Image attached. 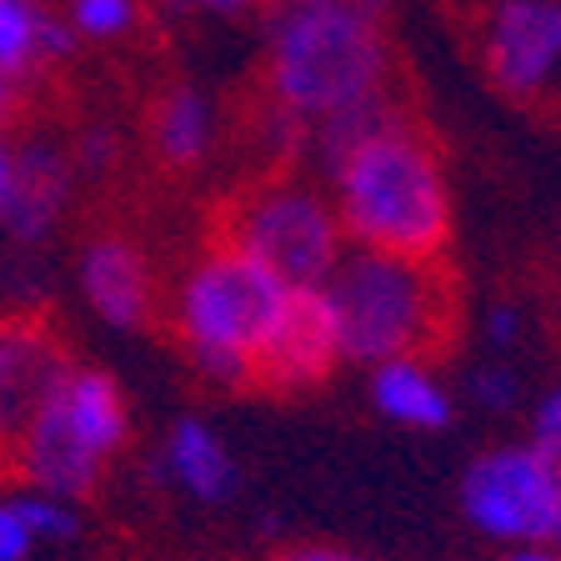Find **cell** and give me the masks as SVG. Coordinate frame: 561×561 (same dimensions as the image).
I'll return each mask as SVG.
<instances>
[{
  "label": "cell",
  "instance_id": "1",
  "mask_svg": "<svg viewBox=\"0 0 561 561\" xmlns=\"http://www.w3.org/2000/svg\"><path fill=\"white\" fill-rule=\"evenodd\" d=\"M331 186L341 231L356 251L401 261L451 256V186L426 111L356 140L331 165Z\"/></svg>",
  "mask_w": 561,
  "mask_h": 561
},
{
  "label": "cell",
  "instance_id": "2",
  "mask_svg": "<svg viewBox=\"0 0 561 561\" xmlns=\"http://www.w3.org/2000/svg\"><path fill=\"white\" fill-rule=\"evenodd\" d=\"M341 331L346 362H442L461 341V276L451 256L401 261L376 251H351L321 286Z\"/></svg>",
  "mask_w": 561,
  "mask_h": 561
},
{
  "label": "cell",
  "instance_id": "3",
  "mask_svg": "<svg viewBox=\"0 0 561 561\" xmlns=\"http://www.w3.org/2000/svg\"><path fill=\"white\" fill-rule=\"evenodd\" d=\"M407 70L391 25L336 5H291L256 66V91L306 130L362 105Z\"/></svg>",
  "mask_w": 561,
  "mask_h": 561
},
{
  "label": "cell",
  "instance_id": "4",
  "mask_svg": "<svg viewBox=\"0 0 561 561\" xmlns=\"http://www.w3.org/2000/svg\"><path fill=\"white\" fill-rule=\"evenodd\" d=\"M286 280H276L266 266L245 261L231 245L206 241L201 256L181 271L165 321L175 346L191 356L201 376L221 386H251L261 346L286 306Z\"/></svg>",
  "mask_w": 561,
  "mask_h": 561
},
{
  "label": "cell",
  "instance_id": "5",
  "mask_svg": "<svg viewBox=\"0 0 561 561\" xmlns=\"http://www.w3.org/2000/svg\"><path fill=\"white\" fill-rule=\"evenodd\" d=\"M206 241L241 251L286 286H327L336 261L346 256L336 201H327V191L301 175V161L245 175L231 196L210 206Z\"/></svg>",
  "mask_w": 561,
  "mask_h": 561
},
{
  "label": "cell",
  "instance_id": "6",
  "mask_svg": "<svg viewBox=\"0 0 561 561\" xmlns=\"http://www.w3.org/2000/svg\"><path fill=\"white\" fill-rule=\"evenodd\" d=\"M130 446V407L116 376L101 366H70L50 401L35 411L25 436L15 442L11 471L21 486L50 491L66 502H81L105 481Z\"/></svg>",
  "mask_w": 561,
  "mask_h": 561
},
{
  "label": "cell",
  "instance_id": "7",
  "mask_svg": "<svg viewBox=\"0 0 561 561\" xmlns=\"http://www.w3.org/2000/svg\"><path fill=\"white\" fill-rule=\"evenodd\" d=\"M486 85L561 130V0H442Z\"/></svg>",
  "mask_w": 561,
  "mask_h": 561
},
{
  "label": "cell",
  "instance_id": "8",
  "mask_svg": "<svg viewBox=\"0 0 561 561\" xmlns=\"http://www.w3.org/2000/svg\"><path fill=\"white\" fill-rule=\"evenodd\" d=\"M461 506L502 547H551L561 531V461L537 446H496L461 477Z\"/></svg>",
  "mask_w": 561,
  "mask_h": 561
},
{
  "label": "cell",
  "instance_id": "9",
  "mask_svg": "<svg viewBox=\"0 0 561 561\" xmlns=\"http://www.w3.org/2000/svg\"><path fill=\"white\" fill-rule=\"evenodd\" d=\"M341 362L346 356H341V331L327 291L321 286H291L256 366H251V391L301 397V391H316Z\"/></svg>",
  "mask_w": 561,
  "mask_h": 561
},
{
  "label": "cell",
  "instance_id": "10",
  "mask_svg": "<svg viewBox=\"0 0 561 561\" xmlns=\"http://www.w3.org/2000/svg\"><path fill=\"white\" fill-rule=\"evenodd\" d=\"M70 351L46 316H0V467L70 371Z\"/></svg>",
  "mask_w": 561,
  "mask_h": 561
},
{
  "label": "cell",
  "instance_id": "11",
  "mask_svg": "<svg viewBox=\"0 0 561 561\" xmlns=\"http://www.w3.org/2000/svg\"><path fill=\"white\" fill-rule=\"evenodd\" d=\"M81 291L91 301V311L116 331L151 327L156 311H161L156 271L146 261V251L136 245V236L126 231H95L81 245Z\"/></svg>",
  "mask_w": 561,
  "mask_h": 561
},
{
  "label": "cell",
  "instance_id": "12",
  "mask_svg": "<svg viewBox=\"0 0 561 561\" xmlns=\"http://www.w3.org/2000/svg\"><path fill=\"white\" fill-rule=\"evenodd\" d=\"M76 196V165H70L66 146L50 140H25L15 146V181H11V206H5V236L21 245L46 241L70 210Z\"/></svg>",
  "mask_w": 561,
  "mask_h": 561
},
{
  "label": "cell",
  "instance_id": "13",
  "mask_svg": "<svg viewBox=\"0 0 561 561\" xmlns=\"http://www.w3.org/2000/svg\"><path fill=\"white\" fill-rule=\"evenodd\" d=\"M140 136H146V156L161 175H191L206 165L210 140H216V111L210 101L186 81L156 85L140 116Z\"/></svg>",
  "mask_w": 561,
  "mask_h": 561
},
{
  "label": "cell",
  "instance_id": "14",
  "mask_svg": "<svg viewBox=\"0 0 561 561\" xmlns=\"http://www.w3.org/2000/svg\"><path fill=\"white\" fill-rule=\"evenodd\" d=\"M76 46V31L46 0H0V70H11L15 81L35 85L46 70L66 66Z\"/></svg>",
  "mask_w": 561,
  "mask_h": 561
},
{
  "label": "cell",
  "instance_id": "15",
  "mask_svg": "<svg viewBox=\"0 0 561 561\" xmlns=\"http://www.w3.org/2000/svg\"><path fill=\"white\" fill-rule=\"evenodd\" d=\"M161 477H171V486L196 502H226L236 486V461L206 421L186 416L175 421L161 446Z\"/></svg>",
  "mask_w": 561,
  "mask_h": 561
},
{
  "label": "cell",
  "instance_id": "16",
  "mask_svg": "<svg viewBox=\"0 0 561 561\" xmlns=\"http://www.w3.org/2000/svg\"><path fill=\"white\" fill-rule=\"evenodd\" d=\"M371 401L381 416L397 426H416V432H442L456 416L451 391L436 381L426 362H381L371 371Z\"/></svg>",
  "mask_w": 561,
  "mask_h": 561
},
{
  "label": "cell",
  "instance_id": "17",
  "mask_svg": "<svg viewBox=\"0 0 561 561\" xmlns=\"http://www.w3.org/2000/svg\"><path fill=\"white\" fill-rule=\"evenodd\" d=\"M66 25L76 31V41H130L146 25V0H66Z\"/></svg>",
  "mask_w": 561,
  "mask_h": 561
},
{
  "label": "cell",
  "instance_id": "18",
  "mask_svg": "<svg viewBox=\"0 0 561 561\" xmlns=\"http://www.w3.org/2000/svg\"><path fill=\"white\" fill-rule=\"evenodd\" d=\"M15 506H21L25 526L35 531V541H70L76 537V502L66 496H50V491H35V486H15Z\"/></svg>",
  "mask_w": 561,
  "mask_h": 561
},
{
  "label": "cell",
  "instance_id": "19",
  "mask_svg": "<svg viewBox=\"0 0 561 561\" xmlns=\"http://www.w3.org/2000/svg\"><path fill=\"white\" fill-rule=\"evenodd\" d=\"M66 151H70L76 175H105V171H116V161H121V136L111 126H85L76 136V146H66Z\"/></svg>",
  "mask_w": 561,
  "mask_h": 561
},
{
  "label": "cell",
  "instance_id": "20",
  "mask_svg": "<svg viewBox=\"0 0 561 561\" xmlns=\"http://www.w3.org/2000/svg\"><path fill=\"white\" fill-rule=\"evenodd\" d=\"M41 547L35 531L25 526L21 506H15V491H0V561H31V551Z\"/></svg>",
  "mask_w": 561,
  "mask_h": 561
},
{
  "label": "cell",
  "instance_id": "21",
  "mask_svg": "<svg viewBox=\"0 0 561 561\" xmlns=\"http://www.w3.org/2000/svg\"><path fill=\"white\" fill-rule=\"evenodd\" d=\"M531 446L547 451L551 461H561V386L541 397L537 416H531Z\"/></svg>",
  "mask_w": 561,
  "mask_h": 561
},
{
  "label": "cell",
  "instance_id": "22",
  "mask_svg": "<svg viewBox=\"0 0 561 561\" xmlns=\"http://www.w3.org/2000/svg\"><path fill=\"white\" fill-rule=\"evenodd\" d=\"M31 111V81H15L11 70H0V136H11Z\"/></svg>",
  "mask_w": 561,
  "mask_h": 561
},
{
  "label": "cell",
  "instance_id": "23",
  "mask_svg": "<svg viewBox=\"0 0 561 561\" xmlns=\"http://www.w3.org/2000/svg\"><path fill=\"white\" fill-rule=\"evenodd\" d=\"M471 391H477V401H486V407H512L516 401V376L506 371V366H486V371L471 376Z\"/></svg>",
  "mask_w": 561,
  "mask_h": 561
},
{
  "label": "cell",
  "instance_id": "24",
  "mask_svg": "<svg viewBox=\"0 0 561 561\" xmlns=\"http://www.w3.org/2000/svg\"><path fill=\"white\" fill-rule=\"evenodd\" d=\"M271 561H366V557L341 551V547H286V551H276Z\"/></svg>",
  "mask_w": 561,
  "mask_h": 561
},
{
  "label": "cell",
  "instance_id": "25",
  "mask_svg": "<svg viewBox=\"0 0 561 561\" xmlns=\"http://www.w3.org/2000/svg\"><path fill=\"white\" fill-rule=\"evenodd\" d=\"M11 181H15V140L0 136V221H5V206H11Z\"/></svg>",
  "mask_w": 561,
  "mask_h": 561
},
{
  "label": "cell",
  "instance_id": "26",
  "mask_svg": "<svg viewBox=\"0 0 561 561\" xmlns=\"http://www.w3.org/2000/svg\"><path fill=\"white\" fill-rule=\"evenodd\" d=\"M301 5H336V11H351V15H371V21H386V5H391V0H301Z\"/></svg>",
  "mask_w": 561,
  "mask_h": 561
},
{
  "label": "cell",
  "instance_id": "27",
  "mask_svg": "<svg viewBox=\"0 0 561 561\" xmlns=\"http://www.w3.org/2000/svg\"><path fill=\"white\" fill-rule=\"evenodd\" d=\"M522 336V321H516V311H491V341H496V346H512V341Z\"/></svg>",
  "mask_w": 561,
  "mask_h": 561
},
{
  "label": "cell",
  "instance_id": "28",
  "mask_svg": "<svg viewBox=\"0 0 561 561\" xmlns=\"http://www.w3.org/2000/svg\"><path fill=\"white\" fill-rule=\"evenodd\" d=\"M496 561H561V557L551 547H506V557Z\"/></svg>",
  "mask_w": 561,
  "mask_h": 561
},
{
  "label": "cell",
  "instance_id": "29",
  "mask_svg": "<svg viewBox=\"0 0 561 561\" xmlns=\"http://www.w3.org/2000/svg\"><path fill=\"white\" fill-rule=\"evenodd\" d=\"M201 11H216V15H241V11H251L256 0H196Z\"/></svg>",
  "mask_w": 561,
  "mask_h": 561
},
{
  "label": "cell",
  "instance_id": "30",
  "mask_svg": "<svg viewBox=\"0 0 561 561\" xmlns=\"http://www.w3.org/2000/svg\"><path fill=\"white\" fill-rule=\"evenodd\" d=\"M551 551H557V557H561V531H557V541H551Z\"/></svg>",
  "mask_w": 561,
  "mask_h": 561
}]
</instances>
